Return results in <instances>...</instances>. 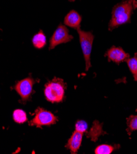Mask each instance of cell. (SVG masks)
I'll list each match as a JSON object with an SVG mask.
<instances>
[{
	"label": "cell",
	"instance_id": "7",
	"mask_svg": "<svg viewBox=\"0 0 137 154\" xmlns=\"http://www.w3.org/2000/svg\"><path fill=\"white\" fill-rule=\"evenodd\" d=\"M105 56L108 57L109 61H113L118 65L130 58V55L127 54L122 49L116 48L115 46H113L109 49L106 53Z\"/></svg>",
	"mask_w": 137,
	"mask_h": 154
},
{
	"label": "cell",
	"instance_id": "14",
	"mask_svg": "<svg viewBox=\"0 0 137 154\" xmlns=\"http://www.w3.org/2000/svg\"><path fill=\"white\" fill-rule=\"evenodd\" d=\"M114 150V147L110 145L102 144L98 146L95 150V153L96 154H110Z\"/></svg>",
	"mask_w": 137,
	"mask_h": 154
},
{
	"label": "cell",
	"instance_id": "17",
	"mask_svg": "<svg viewBox=\"0 0 137 154\" xmlns=\"http://www.w3.org/2000/svg\"><path fill=\"white\" fill-rule=\"evenodd\" d=\"M69 1L70 2H73L75 1V0H69Z\"/></svg>",
	"mask_w": 137,
	"mask_h": 154
},
{
	"label": "cell",
	"instance_id": "12",
	"mask_svg": "<svg viewBox=\"0 0 137 154\" xmlns=\"http://www.w3.org/2000/svg\"><path fill=\"white\" fill-rule=\"evenodd\" d=\"M12 118L15 122L19 124H24L27 120L26 112L24 110L20 109H16L13 112Z\"/></svg>",
	"mask_w": 137,
	"mask_h": 154
},
{
	"label": "cell",
	"instance_id": "4",
	"mask_svg": "<svg viewBox=\"0 0 137 154\" xmlns=\"http://www.w3.org/2000/svg\"><path fill=\"white\" fill-rule=\"evenodd\" d=\"M57 117L52 112L41 107H38L35 112V116L30 122L29 125L41 127L42 126H50L55 124Z\"/></svg>",
	"mask_w": 137,
	"mask_h": 154
},
{
	"label": "cell",
	"instance_id": "10",
	"mask_svg": "<svg viewBox=\"0 0 137 154\" xmlns=\"http://www.w3.org/2000/svg\"><path fill=\"white\" fill-rule=\"evenodd\" d=\"M32 44L34 47L38 49H43L47 44V37L42 30L35 35L32 38Z\"/></svg>",
	"mask_w": 137,
	"mask_h": 154
},
{
	"label": "cell",
	"instance_id": "13",
	"mask_svg": "<svg viewBox=\"0 0 137 154\" xmlns=\"http://www.w3.org/2000/svg\"><path fill=\"white\" fill-rule=\"evenodd\" d=\"M126 61L135 80L137 81V53L135 54V56L133 58H129L127 59Z\"/></svg>",
	"mask_w": 137,
	"mask_h": 154
},
{
	"label": "cell",
	"instance_id": "1",
	"mask_svg": "<svg viewBox=\"0 0 137 154\" xmlns=\"http://www.w3.org/2000/svg\"><path fill=\"white\" fill-rule=\"evenodd\" d=\"M137 9V0H123L115 5L112 11V17L109 23V29L112 31L121 25L130 22L133 11Z\"/></svg>",
	"mask_w": 137,
	"mask_h": 154
},
{
	"label": "cell",
	"instance_id": "15",
	"mask_svg": "<svg viewBox=\"0 0 137 154\" xmlns=\"http://www.w3.org/2000/svg\"><path fill=\"white\" fill-rule=\"evenodd\" d=\"M127 126L129 133L137 130V116H131L127 119Z\"/></svg>",
	"mask_w": 137,
	"mask_h": 154
},
{
	"label": "cell",
	"instance_id": "3",
	"mask_svg": "<svg viewBox=\"0 0 137 154\" xmlns=\"http://www.w3.org/2000/svg\"><path fill=\"white\" fill-rule=\"evenodd\" d=\"M77 31L79 36L81 48L85 61V70L88 71L91 66L90 57L91 50H92L94 36L90 32L82 31L80 28H77Z\"/></svg>",
	"mask_w": 137,
	"mask_h": 154
},
{
	"label": "cell",
	"instance_id": "11",
	"mask_svg": "<svg viewBox=\"0 0 137 154\" xmlns=\"http://www.w3.org/2000/svg\"><path fill=\"white\" fill-rule=\"evenodd\" d=\"M103 133L102 125H101L98 121H95L93 124V125L88 133L87 136L90 137L91 140L96 141L98 139V137L101 134Z\"/></svg>",
	"mask_w": 137,
	"mask_h": 154
},
{
	"label": "cell",
	"instance_id": "6",
	"mask_svg": "<svg viewBox=\"0 0 137 154\" xmlns=\"http://www.w3.org/2000/svg\"><path fill=\"white\" fill-rule=\"evenodd\" d=\"M73 37L69 33V30L65 25L60 24L50 40L49 50H52L57 45L67 43L72 40Z\"/></svg>",
	"mask_w": 137,
	"mask_h": 154
},
{
	"label": "cell",
	"instance_id": "5",
	"mask_svg": "<svg viewBox=\"0 0 137 154\" xmlns=\"http://www.w3.org/2000/svg\"><path fill=\"white\" fill-rule=\"evenodd\" d=\"M35 83V81L30 76L18 81L14 85V90L21 97L23 103H25L31 98L34 93L33 87Z\"/></svg>",
	"mask_w": 137,
	"mask_h": 154
},
{
	"label": "cell",
	"instance_id": "8",
	"mask_svg": "<svg viewBox=\"0 0 137 154\" xmlns=\"http://www.w3.org/2000/svg\"><path fill=\"white\" fill-rule=\"evenodd\" d=\"M82 133L79 132L77 131H75L72 133L66 145V147H67V149L70 150L72 153H76L78 152L82 144Z\"/></svg>",
	"mask_w": 137,
	"mask_h": 154
},
{
	"label": "cell",
	"instance_id": "16",
	"mask_svg": "<svg viewBox=\"0 0 137 154\" xmlns=\"http://www.w3.org/2000/svg\"><path fill=\"white\" fill-rule=\"evenodd\" d=\"M88 128L87 123L84 120H78L75 124V131L80 133H85Z\"/></svg>",
	"mask_w": 137,
	"mask_h": 154
},
{
	"label": "cell",
	"instance_id": "9",
	"mask_svg": "<svg viewBox=\"0 0 137 154\" xmlns=\"http://www.w3.org/2000/svg\"><path fill=\"white\" fill-rule=\"evenodd\" d=\"M82 17L80 14L74 10L69 12L64 18V24L70 28L77 29L80 28Z\"/></svg>",
	"mask_w": 137,
	"mask_h": 154
},
{
	"label": "cell",
	"instance_id": "2",
	"mask_svg": "<svg viewBox=\"0 0 137 154\" xmlns=\"http://www.w3.org/2000/svg\"><path fill=\"white\" fill-rule=\"evenodd\" d=\"M66 84L62 79L54 78L46 84L44 94L47 101L54 103L61 102L64 97Z\"/></svg>",
	"mask_w": 137,
	"mask_h": 154
}]
</instances>
